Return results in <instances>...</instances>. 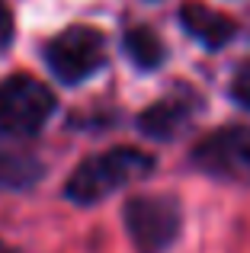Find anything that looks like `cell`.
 Wrapping results in <instances>:
<instances>
[{
    "instance_id": "cell-1",
    "label": "cell",
    "mask_w": 250,
    "mask_h": 253,
    "mask_svg": "<svg viewBox=\"0 0 250 253\" xmlns=\"http://www.w3.org/2000/svg\"><path fill=\"white\" fill-rule=\"evenodd\" d=\"M154 167H157L154 154H148L141 148H131V144H119V148L90 154L68 176L64 199L74 205H83V209L100 205L103 199L116 196L125 186L148 179L154 173Z\"/></svg>"
},
{
    "instance_id": "cell-2",
    "label": "cell",
    "mask_w": 250,
    "mask_h": 253,
    "mask_svg": "<svg viewBox=\"0 0 250 253\" xmlns=\"http://www.w3.org/2000/svg\"><path fill=\"white\" fill-rule=\"evenodd\" d=\"M122 221L135 253H170L183 234L180 199L170 192H141L122 205Z\"/></svg>"
},
{
    "instance_id": "cell-3",
    "label": "cell",
    "mask_w": 250,
    "mask_h": 253,
    "mask_svg": "<svg viewBox=\"0 0 250 253\" xmlns=\"http://www.w3.org/2000/svg\"><path fill=\"white\" fill-rule=\"evenodd\" d=\"M106 36L93 26H68L45 45V64L64 86H77L106 68Z\"/></svg>"
},
{
    "instance_id": "cell-4",
    "label": "cell",
    "mask_w": 250,
    "mask_h": 253,
    "mask_svg": "<svg viewBox=\"0 0 250 253\" xmlns=\"http://www.w3.org/2000/svg\"><path fill=\"white\" fill-rule=\"evenodd\" d=\"M58 99L42 81L29 74H13L0 84V131L16 138H29L48 125Z\"/></svg>"
},
{
    "instance_id": "cell-5",
    "label": "cell",
    "mask_w": 250,
    "mask_h": 253,
    "mask_svg": "<svg viewBox=\"0 0 250 253\" xmlns=\"http://www.w3.org/2000/svg\"><path fill=\"white\" fill-rule=\"evenodd\" d=\"M189 164L218 183L250 186V125H225L199 138L189 151Z\"/></svg>"
},
{
    "instance_id": "cell-6",
    "label": "cell",
    "mask_w": 250,
    "mask_h": 253,
    "mask_svg": "<svg viewBox=\"0 0 250 253\" xmlns=\"http://www.w3.org/2000/svg\"><path fill=\"white\" fill-rule=\"evenodd\" d=\"M202 112V96L186 86L154 99L148 109L138 116V131L151 141H173L193 125V119Z\"/></svg>"
},
{
    "instance_id": "cell-7",
    "label": "cell",
    "mask_w": 250,
    "mask_h": 253,
    "mask_svg": "<svg viewBox=\"0 0 250 253\" xmlns=\"http://www.w3.org/2000/svg\"><path fill=\"white\" fill-rule=\"evenodd\" d=\"M176 16H180L183 32L208 51H218L238 39V23L231 16H225L221 10H212L206 3H183Z\"/></svg>"
},
{
    "instance_id": "cell-8",
    "label": "cell",
    "mask_w": 250,
    "mask_h": 253,
    "mask_svg": "<svg viewBox=\"0 0 250 253\" xmlns=\"http://www.w3.org/2000/svg\"><path fill=\"white\" fill-rule=\"evenodd\" d=\"M122 51L138 71H157L167 61V45L151 26H131L122 36Z\"/></svg>"
},
{
    "instance_id": "cell-9",
    "label": "cell",
    "mask_w": 250,
    "mask_h": 253,
    "mask_svg": "<svg viewBox=\"0 0 250 253\" xmlns=\"http://www.w3.org/2000/svg\"><path fill=\"white\" fill-rule=\"evenodd\" d=\"M228 93H231V99L238 106H244L250 109V61H244L238 71H234L231 77V86H228Z\"/></svg>"
},
{
    "instance_id": "cell-10",
    "label": "cell",
    "mask_w": 250,
    "mask_h": 253,
    "mask_svg": "<svg viewBox=\"0 0 250 253\" xmlns=\"http://www.w3.org/2000/svg\"><path fill=\"white\" fill-rule=\"evenodd\" d=\"M10 42H13V13H10V6L0 0V51Z\"/></svg>"
},
{
    "instance_id": "cell-11",
    "label": "cell",
    "mask_w": 250,
    "mask_h": 253,
    "mask_svg": "<svg viewBox=\"0 0 250 253\" xmlns=\"http://www.w3.org/2000/svg\"><path fill=\"white\" fill-rule=\"evenodd\" d=\"M0 253H13V250H10V247H6V244H3V241H0Z\"/></svg>"
}]
</instances>
